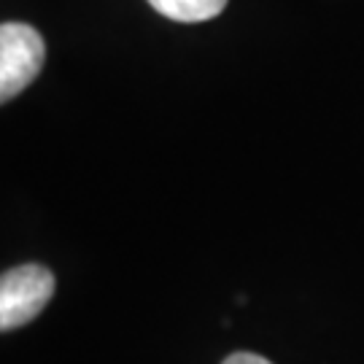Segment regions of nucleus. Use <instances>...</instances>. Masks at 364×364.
I'll return each mask as SVG.
<instances>
[{"label":"nucleus","instance_id":"nucleus-3","mask_svg":"<svg viewBox=\"0 0 364 364\" xmlns=\"http://www.w3.org/2000/svg\"><path fill=\"white\" fill-rule=\"evenodd\" d=\"M162 16L173 22H205L224 11L227 0H149Z\"/></svg>","mask_w":364,"mask_h":364},{"label":"nucleus","instance_id":"nucleus-2","mask_svg":"<svg viewBox=\"0 0 364 364\" xmlns=\"http://www.w3.org/2000/svg\"><path fill=\"white\" fill-rule=\"evenodd\" d=\"M54 294V275L43 264H22L0 275V332L33 321Z\"/></svg>","mask_w":364,"mask_h":364},{"label":"nucleus","instance_id":"nucleus-4","mask_svg":"<svg viewBox=\"0 0 364 364\" xmlns=\"http://www.w3.org/2000/svg\"><path fill=\"white\" fill-rule=\"evenodd\" d=\"M224 364H273V362H267V359H264V356H259V353L240 351V353L227 356V359H224Z\"/></svg>","mask_w":364,"mask_h":364},{"label":"nucleus","instance_id":"nucleus-1","mask_svg":"<svg viewBox=\"0 0 364 364\" xmlns=\"http://www.w3.org/2000/svg\"><path fill=\"white\" fill-rule=\"evenodd\" d=\"M46 46L36 27L22 22L0 25V105L25 92L43 68Z\"/></svg>","mask_w":364,"mask_h":364}]
</instances>
